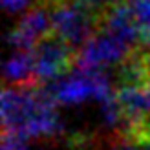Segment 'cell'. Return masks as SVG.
Listing matches in <instances>:
<instances>
[{
	"label": "cell",
	"mask_w": 150,
	"mask_h": 150,
	"mask_svg": "<svg viewBox=\"0 0 150 150\" xmlns=\"http://www.w3.org/2000/svg\"><path fill=\"white\" fill-rule=\"evenodd\" d=\"M2 126L26 139L57 136L62 130L55 101L44 90L7 86L2 92Z\"/></svg>",
	"instance_id": "obj_1"
},
{
	"label": "cell",
	"mask_w": 150,
	"mask_h": 150,
	"mask_svg": "<svg viewBox=\"0 0 150 150\" xmlns=\"http://www.w3.org/2000/svg\"><path fill=\"white\" fill-rule=\"evenodd\" d=\"M46 92L59 106H79L90 99L103 103L115 95L112 81L104 71H86L79 68L48 84Z\"/></svg>",
	"instance_id": "obj_2"
},
{
	"label": "cell",
	"mask_w": 150,
	"mask_h": 150,
	"mask_svg": "<svg viewBox=\"0 0 150 150\" xmlns=\"http://www.w3.org/2000/svg\"><path fill=\"white\" fill-rule=\"evenodd\" d=\"M132 46L106 31H99L75 51V68L86 71H104L110 66L128 61Z\"/></svg>",
	"instance_id": "obj_3"
},
{
	"label": "cell",
	"mask_w": 150,
	"mask_h": 150,
	"mask_svg": "<svg viewBox=\"0 0 150 150\" xmlns=\"http://www.w3.org/2000/svg\"><path fill=\"white\" fill-rule=\"evenodd\" d=\"M51 33L70 48H81L90 37H93V18L84 6L62 2L51 9Z\"/></svg>",
	"instance_id": "obj_4"
},
{
	"label": "cell",
	"mask_w": 150,
	"mask_h": 150,
	"mask_svg": "<svg viewBox=\"0 0 150 150\" xmlns=\"http://www.w3.org/2000/svg\"><path fill=\"white\" fill-rule=\"evenodd\" d=\"M31 57L35 81H40L44 84H51L64 77L75 59L73 48H70L68 44H64L55 37H48L40 40L31 50Z\"/></svg>",
	"instance_id": "obj_5"
},
{
	"label": "cell",
	"mask_w": 150,
	"mask_h": 150,
	"mask_svg": "<svg viewBox=\"0 0 150 150\" xmlns=\"http://www.w3.org/2000/svg\"><path fill=\"white\" fill-rule=\"evenodd\" d=\"M51 31V11L46 7H31L20 17L18 24L7 37L15 51H31Z\"/></svg>",
	"instance_id": "obj_6"
},
{
	"label": "cell",
	"mask_w": 150,
	"mask_h": 150,
	"mask_svg": "<svg viewBox=\"0 0 150 150\" xmlns=\"http://www.w3.org/2000/svg\"><path fill=\"white\" fill-rule=\"evenodd\" d=\"M115 97L125 114V123H128L130 128L143 126L146 115H150L148 95H146L145 84L123 81V84L115 90Z\"/></svg>",
	"instance_id": "obj_7"
},
{
	"label": "cell",
	"mask_w": 150,
	"mask_h": 150,
	"mask_svg": "<svg viewBox=\"0 0 150 150\" xmlns=\"http://www.w3.org/2000/svg\"><path fill=\"white\" fill-rule=\"evenodd\" d=\"M103 31H106L110 35L121 39L126 42L128 46H134L136 42H141V35H139V28L137 22L134 18V13L130 9L128 4H112L106 13L103 15Z\"/></svg>",
	"instance_id": "obj_8"
},
{
	"label": "cell",
	"mask_w": 150,
	"mask_h": 150,
	"mask_svg": "<svg viewBox=\"0 0 150 150\" xmlns=\"http://www.w3.org/2000/svg\"><path fill=\"white\" fill-rule=\"evenodd\" d=\"M4 77L11 86H28L35 79L31 51H15L4 64Z\"/></svg>",
	"instance_id": "obj_9"
},
{
	"label": "cell",
	"mask_w": 150,
	"mask_h": 150,
	"mask_svg": "<svg viewBox=\"0 0 150 150\" xmlns=\"http://www.w3.org/2000/svg\"><path fill=\"white\" fill-rule=\"evenodd\" d=\"M134 13V18L137 22L139 35H141V44L150 50V0H128Z\"/></svg>",
	"instance_id": "obj_10"
},
{
	"label": "cell",
	"mask_w": 150,
	"mask_h": 150,
	"mask_svg": "<svg viewBox=\"0 0 150 150\" xmlns=\"http://www.w3.org/2000/svg\"><path fill=\"white\" fill-rule=\"evenodd\" d=\"M101 106V117H103V123L108 126V128H117L119 125L125 123V114L121 110V104H119L117 97H110V99L99 103Z\"/></svg>",
	"instance_id": "obj_11"
},
{
	"label": "cell",
	"mask_w": 150,
	"mask_h": 150,
	"mask_svg": "<svg viewBox=\"0 0 150 150\" xmlns=\"http://www.w3.org/2000/svg\"><path fill=\"white\" fill-rule=\"evenodd\" d=\"M2 150H28V139L15 132H4Z\"/></svg>",
	"instance_id": "obj_12"
},
{
	"label": "cell",
	"mask_w": 150,
	"mask_h": 150,
	"mask_svg": "<svg viewBox=\"0 0 150 150\" xmlns=\"http://www.w3.org/2000/svg\"><path fill=\"white\" fill-rule=\"evenodd\" d=\"M115 150H150V136L139 139H126L123 143H119Z\"/></svg>",
	"instance_id": "obj_13"
},
{
	"label": "cell",
	"mask_w": 150,
	"mask_h": 150,
	"mask_svg": "<svg viewBox=\"0 0 150 150\" xmlns=\"http://www.w3.org/2000/svg\"><path fill=\"white\" fill-rule=\"evenodd\" d=\"M0 2H2V7L7 13L17 15V13H22V11L26 13L29 4H31V0H0Z\"/></svg>",
	"instance_id": "obj_14"
},
{
	"label": "cell",
	"mask_w": 150,
	"mask_h": 150,
	"mask_svg": "<svg viewBox=\"0 0 150 150\" xmlns=\"http://www.w3.org/2000/svg\"><path fill=\"white\" fill-rule=\"evenodd\" d=\"M70 2L79 4V6H88V4H95V2H99V0H70Z\"/></svg>",
	"instance_id": "obj_15"
},
{
	"label": "cell",
	"mask_w": 150,
	"mask_h": 150,
	"mask_svg": "<svg viewBox=\"0 0 150 150\" xmlns=\"http://www.w3.org/2000/svg\"><path fill=\"white\" fill-rule=\"evenodd\" d=\"M145 88H146V95H148V106H150V70H148L146 81H145Z\"/></svg>",
	"instance_id": "obj_16"
},
{
	"label": "cell",
	"mask_w": 150,
	"mask_h": 150,
	"mask_svg": "<svg viewBox=\"0 0 150 150\" xmlns=\"http://www.w3.org/2000/svg\"><path fill=\"white\" fill-rule=\"evenodd\" d=\"M110 2H114V4H119V2H123V0H110Z\"/></svg>",
	"instance_id": "obj_17"
}]
</instances>
